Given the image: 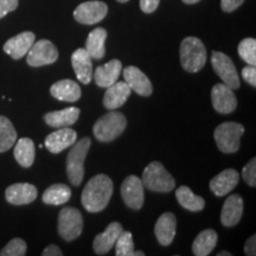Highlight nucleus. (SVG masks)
Wrapping results in <instances>:
<instances>
[{
    "mask_svg": "<svg viewBox=\"0 0 256 256\" xmlns=\"http://www.w3.org/2000/svg\"><path fill=\"white\" fill-rule=\"evenodd\" d=\"M127 120L120 112L110 110L96 121L92 132L98 140L102 142H110L119 138L126 130Z\"/></svg>",
    "mask_w": 256,
    "mask_h": 256,
    "instance_id": "obj_3",
    "label": "nucleus"
},
{
    "mask_svg": "<svg viewBox=\"0 0 256 256\" xmlns=\"http://www.w3.org/2000/svg\"><path fill=\"white\" fill-rule=\"evenodd\" d=\"M106 40L107 31L104 28H98L88 34L86 42V50L94 60H102L106 55Z\"/></svg>",
    "mask_w": 256,
    "mask_h": 256,
    "instance_id": "obj_26",
    "label": "nucleus"
},
{
    "mask_svg": "<svg viewBox=\"0 0 256 256\" xmlns=\"http://www.w3.org/2000/svg\"><path fill=\"white\" fill-rule=\"evenodd\" d=\"M243 214V200L240 194H232L226 198L220 212V222L226 226H235Z\"/></svg>",
    "mask_w": 256,
    "mask_h": 256,
    "instance_id": "obj_23",
    "label": "nucleus"
},
{
    "mask_svg": "<svg viewBox=\"0 0 256 256\" xmlns=\"http://www.w3.org/2000/svg\"><path fill=\"white\" fill-rule=\"evenodd\" d=\"M183 2H185V4H188V5H191V4H196V2H200V0H183Z\"/></svg>",
    "mask_w": 256,
    "mask_h": 256,
    "instance_id": "obj_42",
    "label": "nucleus"
},
{
    "mask_svg": "<svg viewBox=\"0 0 256 256\" xmlns=\"http://www.w3.org/2000/svg\"><path fill=\"white\" fill-rule=\"evenodd\" d=\"M242 177L249 186H256V159L252 158L242 170Z\"/></svg>",
    "mask_w": 256,
    "mask_h": 256,
    "instance_id": "obj_35",
    "label": "nucleus"
},
{
    "mask_svg": "<svg viewBox=\"0 0 256 256\" xmlns=\"http://www.w3.org/2000/svg\"><path fill=\"white\" fill-rule=\"evenodd\" d=\"M18 8V0H0V19Z\"/></svg>",
    "mask_w": 256,
    "mask_h": 256,
    "instance_id": "obj_37",
    "label": "nucleus"
},
{
    "mask_svg": "<svg viewBox=\"0 0 256 256\" xmlns=\"http://www.w3.org/2000/svg\"><path fill=\"white\" fill-rule=\"evenodd\" d=\"M115 255L116 256H133L134 242L133 236L130 232H122L115 242Z\"/></svg>",
    "mask_w": 256,
    "mask_h": 256,
    "instance_id": "obj_32",
    "label": "nucleus"
},
{
    "mask_svg": "<svg viewBox=\"0 0 256 256\" xmlns=\"http://www.w3.org/2000/svg\"><path fill=\"white\" fill-rule=\"evenodd\" d=\"M34 40H36L34 34L30 31L22 32L6 42L4 44V51L14 60H20L28 52Z\"/></svg>",
    "mask_w": 256,
    "mask_h": 256,
    "instance_id": "obj_16",
    "label": "nucleus"
},
{
    "mask_svg": "<svg viewBox=\"0 0 256 256\" xmlns=\"http://www.w3.org/2000/svg\"><path fill=\"white\" fill-rule=\"evenodd\" d=\"M217 256H232V252H220L217 254Z\"/></svg>",
    "mask_w": 256,
    "mask_h": 256,
    "instance_id": "obj_43",
    "label": "nucleus"
},
{
    "mask_svg": "<svg viewBox=\"0 0 256 256\" xmlns=\"http://www.w3.org/2000/svg\"><path fill=\"white\" fill-rule=\"evenodd\" d=\"M108 6L104 2L92 0L78 5L74 11V18L76 22L84 25H92L98 23L107 16Z\"/></svg>",
    "mask_w": 256,
    "mask_h": 256,
    "instance_id": "obj_10",
    "label": "nucleus"
},
{
    "mask_svg": "<svg viewBox=\"0 0 256 256\" xmlns=\"http://www.w3.org/2000/svg\"><path fill=\"white\" fill-rule=\"evenodd\" d=\"M142 182L144 186L154 192H170L176 186L174 178L159 162H152L146 166Z\"/></svg>",
    "mask_w": 256,
    "mask_h": 256,
    "instance_id": "obj_5",
    "label": "nucleus"
},
{
    "mask_svg": "<svg viewBox=\"0 0 256 256\" xmlns=\"http://www.w3.org/2000/svg\"><path fill=\"white\" fill-rule=\"evenodd\" d=\"M26 243L22 238L11 240L0 252V256H24L26 254Z\"/></svg>",
    "mask_w": 256,
    "mask_h": 256,
    "instance_id": "obj_34",
    "label": "nucleus"
},
{
    "mask_svg": "<svg viewBox=\"0 0 256 256\" xmlns=\"http://www.w3.org/2000/svg\"><path fill=\"white\" fill-rule=\"evenodd\" d=\"M114 185L106 174H96L88 182L82 192V206L88 212H100L110 203Z\"/></svg>",
    "mask_w": 256,
    "mask_h": 256,
    "instance_id": "obj_1",
    "label": "nucleus"
},
{
    "mask_svg": "<svg viewBox=\"0 0 256 256\" xmlns=\"http://www.w3.org/2000/svg\"><path fill=\"white\" fill-rule=\"evenodd\" d=\"M244 0H220V8L224 12H232L242 5Z\"/></svg>",
    "mask_w": 256,
    "mask_h": 256,
    "instance_id": "obj_38",
    "label": "nucleus"
},
{
    "mask_svg": "<svg viewBox=\"0 0 256 256\" xmlns=\"http://www.w3.org/2000/svg\"><path fill=\"white\" fill-rule=\"evenodd\" d=\"M130 88L124 81H116L110 86L104 96V106L107 110H118L126 104L130 95Z\"/></svg>",
    "mask_w": 256,
    "mask_h": 256,
    "instance_id": "obj_21",
    "label": "nucleus"
},
{
    "mask_svg": "<svg viewBox=\"0 0 256 256\" xmlns=\"http://www.w3.org/2000/svg\"><path fill=\"white\" fill-rule=\"evenodd\" d=\"M240 174L236 170L226 168L210 180V190L217 197H223L232 192L238 184Z\"/></svg>",
    "mask_w": 256,
    "mask_h": 256,
    "instance_id": "obj_18",
    "label": "nucleus"
},
{
    "mask_svg": "<svg viewBox=\"0 0 256 256\" xmlns=\"http://www.w3.org/2000/svg\"><path fill=\"white\" fill-rule=\"evenodd\" d=\"M121 72H122V64L120 60H112L104 66H98L92 74V78L98 87L108 88L119 80Z\"/></svg>",
    "mask_w": 256,
    "mask_h": 256,
    "instance_id": "obj_20",
    "label": "nucleus"
},
{
    "mask_svg": "<svg viewBox=\"0 0 256 256\" xmlns=\"http://www.w3.org/2000/svg\"><path fill=\"white\" fill-rule=\"evenodd\" d=\"M78 139V133L72 128L62 127L55 132L50 133L46 138V147L49 150V152L57 154V153L64 151L68 147H72L76 142Z\"/></svg>",
    "mask_w": 256,
    "mask_h": 256,
    "instance_id": "obj_13",
    "label": "nucleus"
},
{
    "mask_svg": "<svg viewBox=\"0 0 256 256\" xmlns=\"http://www.w3.org/2000/svg\"><path fill=\"white\" fill-rule=\"evenodd\" d=\"M38 191L34 185L28 183L12 184L6 188L5 198L10 204L14 206H25L30 204L37 198Z\"/></svg>",
    "mask_w": 256,
    "mask_h": 256,
    "instance_id": "obj_14",
    "label": "nucleus"
},
{
    "mask_svg": "<svg viewBox=\"0 0 256 256\" xmlns=\"http://www.w3.org/2000/svg\"><path fill=\"white\" fill-rule=\"evenodd\" d=\"M238 55L250 66L256 64V40L254 38H244L238 44Z\"/></svg>",
    "mask_w": 256,
    "mask_h": 256,
    "instance_id": "obj_33",
    "label": "nucleus"
},
{
    "mask_svg": "<svg viewBox=\"0 0 256 256\" xmlns=\"http://www.w3.org/2000/svg\"><path fill=\"white\" fill-rule=\"evenodd\" d=\"M50 94L60 101L76 102L81 98L82 92L78 83L72 80H60L54 83L50 88Z\"/></svg>",
    "mask_w": 256,
    "mask_h": 256,
    "instance_id": "obj_24",
    "label": "nucleus"
},
{
    "mask_svg": "<svg viewBox=\"0 0 256 256\" xmlns=\"http://www.w3.org/2000/svg\"><path fill=\"white\" fill-rule=\"evenodd\" d=\"M177 230V220L172 212H165L159 217L154 226L156 240L162 246H170L174 242Z\"/></svg>",
    "mask_w": 256,
    "mask_h": 256,
    "instance_id": "obj_22",
    "label": "nucleus"
},
{
    "mask_svg": "<svg viewBox=\"0 0 256 256\" xmlns=\"http://www.w3.org/2000/svg\"><path fill=\"white\" fill-rule=\"evenodd\" d=\"M17 142V132L6 116H0V153L8 151Z\"/></svg>",
    "mask_w": 256,
    "mask_h": 256,
    "instance_id": "obj_31",
    "label": "nucleus"
},
{
    "mask_svg": "<svg viewBox=\"0 0 256 256\" xmlns=\"http://www.w3.org/2000/svg\"><path fill=\"white\" fill-rule=\"evenodd\" d=\"M180 63L185 72H198L206 63V50L197 37H186L180 44Z\"/></svg>",
    "mask_w": 256,
    "mask_h": 256,
    "instance_id": "obj_2",
    "label": "nucleus"
},
{
    "mask_svg": "<svg viewBox=\"0 0 256 256\" xmlns=\"http://www.w3.org/2000/svg\"><path fill=\"white\" fill-rule=\"evenodd\" d=\"M242 78L244 81L252 86V87H256V68L255 66H250L248 64L247 66L242 69Z\"/></svg>",
    "mask_w": 256,
    "mask_h": 256,
    "instance_id": "obj_36",
    "label": "nucleus"
},
{
    "mask_svg": "<svg viewBox=\"0 0 256 256\" xmlns=\"http://www.w3.org/2000/svg\"><path fill=\"white\" fill-rule=\"evenodd\" d=\"M80 110L78 107H69L64 108L62 110L50 112L44 115V120L49 124L50 127L54 128H62L72 126L80 118Z\"/></svg>",
    "mask_w": 256,
    "mask_h": 256,
    "instance_id": "obj_25",
    "label": "nucleus"
},
{
    "mask_svg": "<svg viewBox=\"0 0 256 256\" xmlns=\"http://www.w3.org/2000/svg\"><path fill=\"white\" fill-rule=\"evenodd\" d=\"M176 197L182 206L188 211H202L206 206V202L200 196L194 194L190 188L180 186L176 190Z\"/></svg>",
    "mask_w": 256,
    "mask_h": 256,
    "instance_id": "obj_30",
    "label": "nucleus"
},
{
    "mask_svg": "<svg viewBox=\"0 0 256 256\" xmlns=\"http://www.w3.org/2000/svg\"><path fill=\"white\" fill-rule=\"evenodd\" d=\"M243 133H244L243 124L238 122H223L217 126L214 138L220 151L230 154L238 151Z\"/></svg>",
    "mask_w": 256,
    "mask_h": 256,
    "instance_id": "obj_6",
    "label": "nucleus"
},
{
    "mask_svg": "<svg viewBox=\"0 0 256 256\" xmlns=\"http://www.w3.org/2000/svg\"><path fill=\"white\" fill-rule=\"evenodd\" d=\"M144 255H145V252H142V250H138V252L134 250V255L133 256H144Z\"/></svg>",
    "mask_w": 256,
    "mask_h": 256,
    "instance_id": "obj_44",
    "label": "nucleus"
},
{
    "mask_svg": "<svg viewBox=\"0 0 256 256\" xmlns=\"http://www.w3.org/2000/svg\"><path fill=\"white\" fill-rule=\"evenodd\" d=\"M211 66L224 84L228 86L232 90L240 88V76L229 56L220 51H214L211 56Z\"/></svg>",
    "mask_w": 256,
    "mask_h": 256,
    "instance_id": "obj_8",
    "label": "nucleus"
},
{
    "mask_svg": "<svg viewBox=\"0 0 256 256\" xmlns=\"http://www.w3.org/2000/svg\"><path fill=\"white\" fill-rule=\"evenodd\" d=\"M244 252L248 256H254L256 254V236L255 235H252V238H249L248 241L246 242Z\"/></svg>",
    "mask_w": 256,
    "mask_h": 256,
    "instance_id": "obj_40",
    "label": "nucleus"
},
{
    "mask_svg": "<svg viewBox=\"0 0 256 256\" xmlns=\"http://www.w3.org/2000/svg\"><path fill=\"white\" fill-rule=\"evenodd\" d=\"M217 232L212 229H206L198 234L192 243V252L196 256L209 255L217 244Z\"/></svg>",
    "mask_w": 256,
    "mask_h": 256,
    "instance_id": "obj_27",
    "label": "nucleus"
},
{
    "mask_svg": "<svg viewBox=\"0 0 256 256\" xmlns=\"http://www.w3.org/2000/svg\"><path fill=\"white\" fill-rule=\"evenodd\" d=\"M124 82L130 90L136 92L138 95L150 96L153 92V86L150 78L136 66H127L124 70Z\"/></svg>",
    "mask_w": 256,
    "mask_h": 256,
    "instance_id": "obj_15",
    "label": "nucleus"
},
{
    "mask_svg": "<svg viewBox=\"0 0 256 256\" xmlns=\"http://www.w3.org/2000/svg\"><path fill=\"white\" fill-rule=\"evenodd\" d=\"M14 154L19 165L23 166V168H30L34 164V156H36L34 142L30 138L19 139L14 146Z\"/></svg>",
    "mask_w": 256,
    "mask_h": 256,
    "instance_id": "obj_28",
    "label": "nucleus"
},
{
    "mask_svg": "<svg viewBox=\"0 0 256 256\" xmlns=\"http://www.w3.org/2000/svg\"><path fill=\"white\" fill-rule=\"evenodd\" d=\"M116 2H127L128 0H116Z\"/></svg>",
    "mask_w": 256,
    "mask_h": 256,
    "instance_id": "obj_45",
    "label": "nucleus"
},
{
    "mask_svg": "<svg viewBox=\"0 0 256 256\" xmlns=\"http://www.w3.org/2000/svg\"><path fill=\"white\" fill-rule=\"evenodd\" d=\"M160 0H140V8L145 14H152L159 6Z\"/></svg>",
    "mask_w": 256,
    "mask_h": 256,
    "instance_id": "obj_39",
    "label": "nucleus"
},
{
    "mask_svg": "<svg viewBox=\"0 0 256 256\" xmlns=\"http://www.w3.org/2000/svg\"><path fill=\"white\" fill-rule=\"evenodd\" d=\"M43 256H62L63 252L60 250V247H57L55 244H50L44 249L43 252H42Z\"/></svg>",
    "mask_w": 256,
    "mask_h": 256,
    "instance_id": "obj_41",
    "label": "nucleus"
},
{
    "mask_svg": "<svg viewBox=\"0 0 256 256\" xmlns=\"http://www.w3.org/2000/svg\"><path fill=\"white\" fill-rule=\"evenodd\" d=\"M211 101L214 110L220 114H229L236 110L238 100L232 89L224 83H217L211 89Z\"/></svg>",
    "mask_w": 256,
    "mask_h": 256,
    "instance_id": "obj_12",
    "label": "nucleus"
},
{
    "mask_svg": "<svg viewBox=\"0 0 256 256\" xmlns=\"http://www.w3.org/2000/svg\"><path fill=\"white\" fill-rule=\"evenodd\" d=\"M72 64L78 81H81L83 84L90 83L94 72H92V57L88 51L83 48L75 50V52L72 55Z\"/></svg>",
    "mask_w": 256,
    "mask_h": 256,
    "instance_id": "obj_19",
    "label": "nucleus"
},
{
    "mask_svg": "<svg viewBox=\"0 0 256 256\" xmlns=\"http://www.w3.org/2000/svg\"><path fill=\"white\" fill-rule=\"evenodd\" d=\"M83 230V217L75 208L66 206L58 215V232L66 242L74 241L81 235Z\"/></svg>",
    "mask_w": 256,
    "mask_h": 256,
    "instance_id": "obj_7",
    "label": "nucleus"
},
{
    "mask_svg": "<svg viewBox=\"0 0 256 256\" xmlns=\"http://www.w3.org/2000/svg\"><path fill=\"white\" fill-rule=\"evenodd\" d=\"M26 62L30 66H43L55 63L58 58V50L48 40L34 42L26 54Z\"/></svg>",
    "mask_w": 256,
    "mask_h": 256,
    "instance_id": "obj_9",
    "label": "nucleus"
},
{
    "mask_svg": "<svg viewBox=\"0 0 256 256\" xmlns=\"http://www.w3.org/2000/svg\"><path fill=\"white\" fill-rule=\"evenodd\" d=\"M121 196L126 206L130 209L139 210L144 206V184L138 176H128L121 185Z\"/></svg>",
    "mask_w": 256,
    "mask_h": 256,
    "instance_id": "obj_11",
    "label": "nucleus"
},
{
    "mask_svg": "<svg viewBox=\"0 0 256 256\" xmlns=\"http://www.w3.org/2000/svg\"><path fill=\"white\" fill-rule=\"evenodd\" d=\"M90 138H82L72 146L68 158H66V174L70 183L78 186L82 183L84 176V160L90 148Z\"/></svg>",
    "mask_w": 256,
    "mask_h": 256,
    "instance_id": "obj_4",
    "label": "nucleus"
},
{
    "mask_svg": "<svg viewBox=\"0 0 256 256\" xmlns=\"http://www.w3.org/2000/svg\"><path fill=\"white\" fill-rule=\"evenodd\" d=\"M124 232L122 226L118 222H112L110 226L106 228L104 232L98 234L92 242V248L98 255H106L110 252L114 247L115 242L121 232Z\"/></svg>",
    "mask_w": 256,
    "mask_h": 256,
    "instance_id": "obj_17",
    "label": "nucleus"
},
{
    "mask_svg": "<svg viewBox=\"0 0 256 256\" xmlns=\"http://www.w3.org/2000/svg\"><path fill=\"white\" fill-rule=\"evenodd\" d=\"M72 197V190L68 185L54 184L44 191L42 200L49 206H62Z\"/></svg>",
    "mask_w": 256,
    "mask_h": 256,
    "instance_id": "obj_29",
    "label": "nucleus"
}]
</instances>
